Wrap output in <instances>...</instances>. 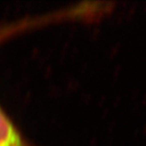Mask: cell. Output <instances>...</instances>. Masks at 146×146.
Returning a JSON list of instances; mask_svg holds the SVG:
<instances>
[{
  "instance_id": "cell-1",
  "label": "cell",
  "mask_w": 146,
  "mask_h": 146,
  "mask_svg": "<svg viewBox=\"0 0 146 146\" xmlns=\"http://www.w3.org/2000/svg\"><path fill=\"white\" fill-rule=\"evenodd\" d=\"M76 13L74 9L69 7L68 9L53 11V13L43 14L37 16H27L23 18L14 20V21L0 23V45L8 41L9 39L26 31H31L33 29L41 28L48 24L54 22L71 21L75 20Z\"/></svg>"
},
{
  "instance_id": "cell-2",
  "label": "cell",
  "mask_w": 146,
  "mask_h": 146,
  "mask_svg": "<svg viewBox=\"0 0 146 146\" xmlns=\"http://www.w3.org/2000/svg\"><path fill=\"white\" fill-rule=\"evenodd\" d=\"M0 146H35L0 104Z\"/></svg>"
}]
</instances>
